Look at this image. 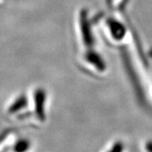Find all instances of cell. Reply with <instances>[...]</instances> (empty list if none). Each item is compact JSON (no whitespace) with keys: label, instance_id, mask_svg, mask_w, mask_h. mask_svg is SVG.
Listing matches in <instances>:
<instances>
[{"label":"cell","instance_id":"cell-2","mask_svg":"<svg viewBox=\"0 0 152 152\" xmlns=\"http://www.w3.org/2000/svg\"><path fill=\"white\" fill-rule=\"evenodd\" d=\"M28 106V97L26 94H21L18 96L15 100L10 104L8 108V113L15 114L21 111L23 109L26 108Z\"/></svg>","mask_w":152,"mask_h":152},{"label":"cell","instance_id":"cell-3","mask_svg":"<svg viewBox=\"0 0 152 152\" xmlns=\"http://www.w3.org/2000/svg\"><path fill=\"white\" fill-rule=\"evenodd\" d=\"M31 147V142L26 139L19 140L14 145V151L17 152H24L28 151Z\"/></svg>","mask_w":152,"mask_h":152},{"label":"cell","instance_id":"cell-5","mask_svg":"<svg viewBox=\"0 0 152 152\" xmlns=\"http://www.w3.org/2000/svg\"><path fill=\"white\" fill-rule=\"evenodd\" d=\"M121 146H122V145H121L119 143H118V144H117V145H114V148L112 150V151H122V148H120Z\"/></svg>","mask_w":152,"mask_h":152},{"label":"cell","instance_id":"cell-1","mask_svg":"<svg viewBox=\"0 0 152 152\" xmlns=\"http://www.w3.org/2000/svg\"><path fill=\"white\" fill-rule=\"evenodd\" d=\"M47 100V93L42 88H38L34 93V104L35 113L37 118L41 121H44L46 118L45 104Z\"/></svg>","mask_w":152,"mask_h":152},{"label":"cell","instance_id":"cell-4","mask_svg":"<svg viewBox=\"0 0 152 152\" xmlns=\"http://www.w3.org/2000/svg\"><path fill=\"white\" fill-rule=\"evenodd\" d=\"M82 32L84 35V39L86 40V45H91V42H92V38L91 37V33L88 31V25H87L86 18H82Z\"/></svg>","mask_w":152,"mask_h":152}]
</instances>
